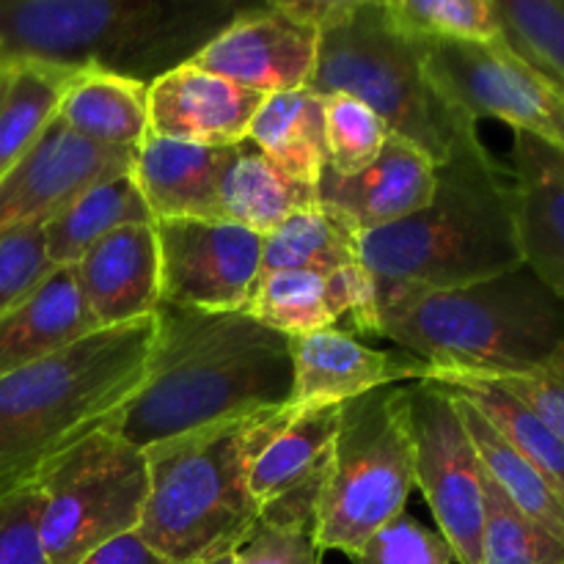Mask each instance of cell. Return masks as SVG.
<instances>
[{
  "mask_svg": "<svg viewBox=\"0 0 564 564\" xmlns=\"http://www.w3.org/2000/svg\"><path fill=\"white\" fill-rule=\"evenodd\" d=\"M138 394L110 419L130 444L147 446L224 419L290 402V336L248 312L160 306Z\"/></svg>",
  "mask_w": 564,
  "mask_h": 564,
  "instance_id": "1",
  "label": "cell"
},
{
  "mask_svg": "<svg viewBox=\"0 0 564 564\" xmlns=\"http://www.w3.org/2000/svg\"><path fill=\"white\" fill-rule=\"evenodd\" d=\"M375 303L411 292L460 290L521 268L516 191L485 143L438 165L424 209L358 237Z\"/></svg>",
  "mask_w": 564,
  "mask_h": 564,
  "instance_id": "2",
  "label": "cell"
},
{
  "mask_svg": "<svg viewBox=\"0 0 564 564\" xmlns=\"http://www.w3.org/2000/svg\"><path fill=\"white\" fill-rule=\"evenodd\" d=\"M154 314L94 330L0 378V496L33 485L50 460L105 427L138 394L158 330Z\"/></svg>",
  "mask_w": 564,
  "mask_h": 564,
  "instance_id": "3",
  "label": "cell"
},
{
  "mask_svg": "<svg viewBox=\"0 0 564 564\" xmlns=\"http://www.w3.org/2000/svg\"><path fill=\"white\" fill-rule=\"evenodd\" d=\"M375 339L435 372L518 378L543 369L564 345V297L527 264L460 290L411 292L378 306Z\"/></svg>",
  "mask_w": 564,
  "mask_h": 564,
  "instance_id": "4",
  "label": "cell"
},
{
  "mask_svg": "<svg viewBox=\"0 0 564 564\" xmlns=\"http://www.w3.org/2000/svg\"><path fill=\"white\" fill-rule=\"evenodd\" d=\"M242 6L231 0H0V55L152 83L187 64Z\"/></svg>",
  "mask_w": 564,
  "mask_h": 564,
  "instance_id": "5",
  "label": "cell"
},
{
  "mask_svg": "<svg viewBox=\"0 0 564 564\" xmlns=\"http://www.w3.org/2000/svg\"><path fill=\"white\" fill-rule=\"evenodd\" d=\"M275 411V408H273ZM270 411L224 419L147 446L138 538L169 564L231 556L257 527L248 468Z\"/></svg>",
  "mask_w": 564,
  "mask_h": 564,
  "instance_id": "6",
  "label": "cell"
},
{
  "mask_svg": "<svg viewBox=\"0 0 564 564\" xmlns=\"http://www.w3.org/2000/svg\"><path fill=\"white\" fill-rule=\"evenodd\" d=\"M430 39L389 20L383 0H350L319 33L306 91L347 94L383 119L389 132L422 149L435 165L482 143L477 121L435 88L427 72Z\"/></svg>",
  "mask_w": 564,
  "mask_h": 564,
  "instance_id": "7",
  "label": "cell"
},
{
  "mask_svg": "<svg viewBox=\"0 0 564 564\" xmlns=\"http://www.w3.org/2000/svg\"><path fill=\"white\" fill-rule=\"evenodd\" d=\"M413 488L416 446L408 386H389L345 402L314 523L319 554L356 556L383 523L405 512Z\"/></svg>",
  "mask_w": 564,
  "mask_h": 564,
  "instance_id": "8",
  "label": "cell"
},
{
  "mask_svg": "<svg viewBox=\"0 0 564 564\" xmlns=\"http://www.w3.org/2000/svg\"><path fill=\"white\" fill-rule=\"evenodd\" d=\"M39 540L50 564H83L94 551L138 532L149 496L141 446L99 427L33 479Z\"/></svg>",
  "mask_w": 564,
  "mask_h": 564,
  "instance_id": "9",
  "label": "cell"
},
{
  "mask_svg": "<svg viewBox=\"0 0 564 564\" xmlns=\"http://www.w3.org/2000/svg\"><path fill=\"white\" fill-rule=\"evenodd\" d=\"M416 446V488L457 564H482L485 490L477 455L455 397L435 380L408 386Z\"/></svg>",
  "mask_w": 564,
  "mask_h": 564,
  "instance_id": "10",
  "label": "cell"
},
{
  "mask_svg": "<svg viewBox=\"0 0 564 564\" xmlns=\"http://www.w3.org/2000/svg\"><path fill=\"white\" fill-rule=\"evenodd\" d=\"M427 72L452 105L479 119H499L564 149V91L545 80L501 39L433 42Z\"/></svg>",
  "mask_w": 564,
  "mask_h": 564,
  "instance_id": "11",
  "label": "cell"
},
{
  "mask_svg": "<svg viewBox=\"0 0 564 564\" xmlns=\"http://www.w3.org/2000/svg\"><path fill=\"white\" fill-rule=\"evenodd\" d=\"M341 405L275 408L268 413L248 468V490L259 523L301 529L314 538L328 479Z\"/></svg>",
  "mask_w": 564,
  "mask_h": 564,
  "instance_id": "12",
  "label": "cell"
},
{
  "mask_svg": "<svg viewBox=\"0 0 564 564\" xmlns=\"http://www.w3.org/2000/svg\"><path fill=\"white\" fill-rule=\"evenodd\" d=\"M160 306L248 312L262 275L264 237L224 220H154Z\"/></svg>",
  "mask_w": 564,
  "mask_h": 564,
  "instance_id": "13",
  "label": "cell"
},
{
  "mask_svg": "<svg viewBox=\"0 0 564 564\" xmlns=\"http://www.w3.org/2000/svg\"><path fill=\"white\" fill-rule=\"evenodd\" d=\"M135 152L86 141L58 119L0 176V231L47 226L83 193L132 174Z\"/></svg>",
  "mask_w": 564,
  "mask_h": 564,
  "instance_id": "14",
  "label": "cell"
},
{
  "mask_svg": "<svg viewBox=\"0 0 564 564\" xmlns=\"http://www.w3.org/2000/svg\"><path fill=\"white\" fill-rule=\"evenodd\" d=\"M317 47V28L295 20L273 0L264 6H242L229 25L193 55L191 64L270 97L308 86Z\"/></svg>",
  "mask_w": 564,
  "mask_h": 564,
  "instance_id": "15",
  "label": "cell"
},
{
  "mask_svg": "<svg viewBox=\"0 0 564 564\" xmlns=\"http://www.w3.org/2000/svg\"><path fill=\"white\" fill-rule=\"evenodd\" d=\"M290 408H336L369 391L430 380L433 367L405 350H378L350 330L336 328L290 336Z\"/></svg>",
  "mask_w": 564,
  "mask_h": 564,
  "instance_id": "16",
  "label": "cell"
},
{
  "mask_svg": "<svg viewBox=\"0 0 564 564\" xmlns=\"http://www.w3.org/2000/svg\"><path fill=\"white\" fill-rule=\"evenodd\" d=\"M435 185L438 165L411 141L389 132L378 160L358 174L341 176L325 169L317 204L345 218L361 237L427 207Z\"/></svg>",
  "mask_w": 564,
  "mask_h": 564,
  "instance_id": "17",
  "label": "cell"
},
{
  "mask_svg": "<svg viewBox=\"0 0 564 564\" xmlns=\"http://www.w3.org/2000/svg\"><path fill=\"white\" fill-rule=\"evenodd\" d=\"M264 97L196 64H180L149 83V135L196 147L246 141Z\"/></svg>",
  "mask_w": 564,
  "mask_h": 564,
  "instance_id": "18",
  "label": "cell"
},
{
  "mask_svg": "<svg viewBox=\"0 0 564 564\" xmlns=\"http://www.w3.org/2000/svg\"><path fill=\"white\" fill-rule=\"evenodd\" d=\"M248 314L284 336L336 328L341 317L350 319L352 336H375L378 330L375 284L364 268L339 273H264L259 275Z\"/></svg>",
  "mask_w": 564,
  "mask_h": 564,
  "instance_id": "19",
  "label": "cell"
},
{
  "mask_svg": "<svg viewBox=\"0 0 564 564\" xmlns=\"http://www.w3.org/2000/svg\"><path fill=\"white\" fill-rule=\"evenodd\" d=\"M72 268L97 330L152 317L163 301L154 220L110 231Z\"/></svg>",
  "mask_w": 564,
  "mask_h": 564,
  "instance_id": "20",
  "label": "cell"
},
{
  "mask_svg": "<svg viewBox=\"0 0 564 564\" xmlns=\"http://www.w3.org/2000/svg\"><path fill=\"white\" fill-rule=\"evenodd\" d=\"M512 191L523 264L564 297V149L516 132Z\"/></svg>",
  "mask_w": 564,
  "mask_h": 564,
  "instance_id": "21",
  "label": "cell"
},
{
  "mask_svg": "<svg viewBox=\"0 0 564 564\" xmlns=\"http://www.w3.org/2000/svg\"><path fill=\"white\" fill-rule=\"evenodd\" d=\"M231 147H196L147 135L132 163V180L154 220H220L218 185Z\"/></svg>",
  "mask_w": 564,
  "mask_h": 564,
  "instance_id": "22",
  "label": "cell"
},
{
  "mask_svg": "<svg viewBox=\"0 0 564 564\" xmlns=\"http://www.w3.org/2000/svg\"><path fill=\"white\" fill-rule=\"evenodd\" d=\"M94 330L97 325L83 303L75 268H53L20 306L0 317V378L75 345Z\"/></svg>",
  "mask_w": 564,
  "mask_h": 564,
  "instance_id": "23",
  "label": "cell"
},
{
  "mask_svg": "<svg viewBox=\"0 0 564 564\" xmlns=\"http://www.w3.org/2000/svg\"><path fill=\"white\" fill-rule=\"evenodd\" d=\"M308 207H317V187L286 176L248 138L231 147L218 185V218L224 224L264 237Z\"/></svg>",
  "mask_w": 564,
  "mask_h": 564,
  "instance_id": "24",
  "label": "cell"
},
{
  "mask_svg": "<svg viewBox=\"0 0 564 564\" xmlns=\"http://www.w3.org/2000/svg\"><path fill=\"white\" fill-rule=\"evenodd\" d=\"M55 119L99 147L138 152L149 135V86L108 69H80Z\"/></svg>",
  "mask_w": 564,
  "mask_h": 564,
  "instance_id": "25",
  "label": "cell"
},
{
  "mask_svg": "<svg viewBox=\"0 0 564 564\" xmlns=\"http://www.w3.org/2000/svg\"><path fill=\"white\" fill-rule=\"evenodd\" d=\"M248 141L286 176L317 187L328 169L323 99L306 88L270 94L248 127Z\"/></svg>",
  "mask_w": 564,
  "mask_h": 564,
  "instance_id": "26",
  "label": "cell"
},
{
  "mask_svg": "<svg viewBox=\"0 0 564 564\" xmlns=\"http://www.w3.org/2000/svg\"><path fill=\"white\" fill-rule=\"evenodd\" d=\"M455 397L460 416L466 422L468 435H471L477 455L482 460V468L488 477L501 488V494L529 518L538 523L543 532L564 543V494L545 477L540 468L523 455H518L505 438L494 430V424L482 416L474 405H468L463 397L449 391Z\"/></svg>",
  "mask_w": 564,
  "mask_h": 564,
  "instance_id": "27",
  "label": "cell"
},
{
  "mask_svg": "<svg viewBox=\"0 0 564 564\" xmlns=\"http://www.w3.org/2000/svg\"><path fill=\"white\" fill-rule=\"evenodd\" d=\"M430 380L446 386L457 397H463L468 405L477 408L518 455L527 457L564 494V438L556 435L538 413L529 411L521 400H516L510 391H505L488 378H474V375L460 372H435L433 369Z\"/></svg>",
  "mask_w": 564,
  "mask_h": 564,
  "instance_id": "28",
  "label": "cell"
},
{
  "mask_svg": "<svg viewBox=\"0 0 564 564\" xmlns=\"http://www.w3.org/2000/svg\"><path fill=\"white\" fill-rule=\"evenodd\" d=\"M152 220L132 174L102 182L44 226L47 259L53 268H72L110 231L132 224H152Z\"/></svg>",
  "mask_w": 564,
  "mask_h": 564,
  "instance_id": "29",
  "label": "cell"
},
{
  "mask_svg": "<svg viewBox=\"0 0 564 564\" xmlns=\"http://www.w3.org/2000/svg\"><path fill=\"white\" fill-rule=\"evenodd\" d=\"M352 268H364L356 229L319 204L290 215L279 229L264 235L262 275L279 270L339 273Z\"/></svg>",
  "mask_w": 564,
  "mask_h": 564,
  "instance_id": "30",
  "label": "cell"
},
{
  "mask_svg": "<svg viewBox=\"0 0 564 564\" xmlns=\"http://www.w3.org/2000/svg\"><path fill=\"white\" fill-rule=\"evenodd\" d=\"M77 72L44 61H14V75L0 102V176L14 169L53 124Z\"/></svg>",
  "mask_w": 564,
  "mask_h": 564,
  "instance_id": "31",
  "label": "cell"
},
{
  "mask_svg": "<svg viewBox=\"0 0 564 564\" xmlns=\"http://www.w3.org/2000/svg\"><path fill=\"white\" fill-rule=\"evenodd\" d=\"M501 42L564 91V0H494Z\"/></svg>",
  "mask_w": 564,
  "mask_h": 564,
  "instance_id": "32",
  "label": "cell"
},
{
  "mask_svg": "<svg viewBox=\"0 0 564 564\" xmlns=\"http://www.w3.org/2000/svg\"><path fill=\"white\" fill-rule=\"evenodd\" d=\"M482 564H564V543L529 521L482 468Z\"/></svg>",
  "mask_w": 564,
  "mask_h": 564,
  "instance_id": "33",
  "label": "cell"
},
{
  "mask_svg": "<svg viewBox=\"0 0 564 564\" xmlns=\"http://www.w3.org/2000/svg\"><path fill=\"white\" fill-rule=\"evenodd\" d=\"M383 9L400 31L430 42L501 39L494 0H383Z\"/></svg>",
  "mask_w": 564,
  "mask_h": 564,
  "instance_id": "34",
  "label": "cell"
},
{
  "mask_svg": "<svg viewBox=\"0 0 564 564\" xmlns=\"http://www.w3.org/2000/svg\"><path fill=\"white\" fill-rule=\"evenodd\" d=\"M319 99H323L328 169L334 174L350 176L372 165L389 138L383 119L347 94H325Z\"/></svg>",
  "mask_w": 564,
  "mask_h": 564,
  "instance_id": "35",
  "label": "cell"
},
{
  "mask_svg": "<svg viewBox=\"0 0 564 564\" xmlns=\"http://www.w3.org/2000/svg\"><path fill=\"white\" fill-rule=\"evenodd\" d=\"M352 564H452L449 543L419 518L400 512L367 540Z\"/></svg>",
  "mask_w": 564,
  "mask_h": 564,
  "instance_id": "36",
  "label": "cell"
},
{
  "mask_svg": "<svg viewBox=\"0 0 564 564\" xmlns=\"http://www.w3.org/2000/svg\"><path fill=\"white\" fill-rule=\"evenodd\" d=\"M50 273L44 226L0 231V317L20 306Z\"/></svg>",
  "mask_w": 564,
  "mask_h": 564,
  "instance_id": "37",
  "label": "cell"
},
{
  "mask_svg": "<svg viewBox=\"0 0 564 564\" xmlns=\"http://www.w3.org/2000/svg\"><path fill=\"white\" fill-rule=\"evenodd\" d=\"M0 564H50L39 540V496L33 485L0 496Z\"/></svg>",
  "mask_w": 564,
  "mask_h": 564,
  "instance_id": "38",
  "label": "cell"
},
{
  "mask_svg": "<svg viewBox=\"0 0 564 564\" xmlns=\"http://www.w3.org/2000/svg\"><path fill=\"white\" fill-rule=\"evenodd\" d=\"M231 564H323V554L308 532L257 523L231 551Z\"/></svg>",
  "mask_w": 564,
  "mask_h": 564,
  "instance_id": "39",
  "label": "cell"
},
{
  "mask_svg": "<svg viewBox=\"0 0 564 564\" xmlns=\"http://www.w3.org/2000/svg\"><path fill=\"white\" fill-rule=\"evenodd\" d=\"M494 383L510 391L516 400H521L529 411L538 413L556 435L564 438V345L538 372L518 375V378H496Z\"/></svg>",
  "mask_w": 564,
  "mask_h": 564,
  "instance_id": "40",
  "label": "cell"
},
{
  "mask_svg": "<svg viewBox=\"0 0 564 564\" xmlns=\"http://www.w3.org/2000/svg\"><path fill=\"white\" fill-rule=\"evenodd\" d=\"M83 564H169L160 560L135 532L124 534V538L113 540V543L102 545L99 551H94Z\"/></svg>",
  "mask_w": 564,
  "mask_h": 564,
  "instance_id": "41",
  "label": "cell"
},
{
  "mask_svg": "<svg viewBox=\"0 0 564 564\" xmlns=\"http://www.w3.org/2000/svg\"><path fill=\"white\" fill-rule=\"evenodd\" d=\"M11 75H14V61L0 55V102H3L6 88H9V83H11Z\"/></svg>",
  "mask_w": 564,
  "mask_h": 564,
  "instance_id": "42",
  "label": "cell"
},
{
  "mask_svg": "<svg viewBox=\"0 0 564 564\" xmlns=\"http://www.w3.org/2000/svg\"><path fill=\"white\" fill-rule=\"evenodd\" d=\"M187 564H231V556H218V560H204V562H187Z\"/></svg>",
  "mask_w": 564,
  "mask_h": 564,
  "instance_id": "43",
  "label": "cell"
}]
</instances>
